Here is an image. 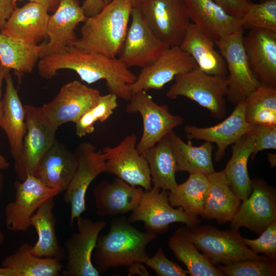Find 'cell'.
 <instances>
[{"instance_id": "obj_1", "label": "cell", "mask_w": 276, "mask_h": 276, "mask_svg": "<svg viewBox=\"0 0 276 276\" xmlns=\"http://www.w3.org/2000/svg\"><path fill=\"white\" fill-rule=\"evenodd\" d=\"M37 66L38 74L45 79L53 78L59 70L67 69L76 72L88 84L104 80L109 93L127 101L132 95L129 85L136 78L119 58L87 52L73 45L60 53L40 58Z\"/></svg>"}, {"instance_id": "obj_2", "label": "cell", "mask_w": 276, "mask_h": 276, "mask_svg": "<svg viewBox=\"0 0 276 276\" xmlns=\"http://www.w3.org/2000/svg\"><path fill=\"white\" fill-rule=\"evenodd\" d=\"M156 235L141 232L124 217L115 218L108 232L98 237L93 255L94 265L100 273L111 268L144 263L149 257L147 247Z\"/></svg>"}, {"instance_id": "obj_3", "label": "cell", "mask_w": 276, "mask_h": 276, "mask_svg": "<svg viewBox=\"0 0 276 276\" xmlns=\"http://www.w3.org/2000/svg\"><path fill=\"white\" fill-rule=\"evenodd\" d=\"M132 8L130 0H113L98 14L87 17L73 45L116 58L123 47Z\"/></svg>"}, {"instance_id": "obj_4", "label": "cell", "mask_w": 276, "mask_h": 276, "mask_svg": "<svg viewBox=\"0 0 276 276\" xmlns=\"http://www.w3.org/2000/svg\"><path fill=\"white\" fill-rule=\"evenodd\" d=\"M166 97L182 96L191 99L210 111L213 118L221 119L226 113L225 97L228 93L227 76L209 75L197 66L176 76Z\"/></svg>"}, {"instance_id": "obj_5", "label": "cell", "mask_w": 276, "mask_h": 276, "mask_svg": "<svg viewBox=\"0 0 276 276\" xmlns=\"http://www.w3.org/2000/svg\"><path fill=\"white\" fill-rule=\"evenodd\" d=\"M132 3L165 43L179 46L191 22L185 0H134Z\"/></svg>"}, {"instance_id": "obj_6", "label": "cell", "mask_w": 276, "mask_h": 276, "mask_svg": "<svg viewBox=\"0 0 276 276\" xmlns=\"http://www.w3.org/2000/svg\"><path fill=\"white\" fill-rule=\"evenodd\" d=\"M190 229V228H189ZM191 238L212 264L227 265L246 259H262L244 243L238 230H220L205 225L190 229Z\"/></svg>"}, {"instance_id": "obj_7", "label": "cell", "mask_w": 276, "mask_h": 276, "mask_svg": "<svg viewBox=\"0 0 276 276\" xmlns=\"http://www.w3.org/2000/svg\"><path fill=\"white\" fill-rule=\"evenodd\" d=\"M24 109L27 131L20 156L14 162V169L20 180L34 175L41 159L56 140L57 130L45 118L41 107L25 105Z\"/></svg>"}, {"instance_id": "obj_8", "label": "cell", "mask_w": 276, "mask_h": 276, "mask_svg": "<svg viewBox=\"0 0 276 276\" xmlns=\"http://www.w3.org/2000/svg\"><path fill=\"white\" fill-rule=\"evenodd\" d=\"M243 30L214 42L228 72L227 98L233 105L245 99L261 84L252 73L243 45Z\"/></svg>"}, {"instance_id": "obj_9", "label": "cell", "mask_w": 276, "mask_h": 276, "mask_svg": "<svg viewBox=\"0 0 276 276\" xmlns=\"http://www.w3.org/2000/svg\"><path fill=\"white\" fill-rule=\"evenodd\" d=\"M128 101L126 112H138L143 120V132L136 145L141 154L183 122L182 117L170 113L167 105H159L154 102L146 91L133 94Z\"/></svg>"}, {"instance_id": "obj_10", "label": "cell", "mask_w": 276, "mask_h": 276, "mask_svg": "<svg viewBox=\"0 0 276 276\" xmlns=\"http://www.w3.org/2000/svg\"><path fill=\"white\" fill-rule=\"evenodd\" d=\"M172 206L168 199V191L154 186L144 192L141 200L130 216V222L142 221L147 232L157 234L167 231L170 224L180 222L189 228L196 226L200 220L180 208Z\"/></svg>"}, {"instance_id": "obj_11", "label": "cell", "mask_w": 276, "mask_h": 276, "mask_svg": "<svg viewBox=\"0 0 276 276\" xmlns=\"http://www.w3.org/2000/svg\"><path fill=\"white\" fill-rule=\"evenodd\" d=\"M96 149L92 144L83 142L75 152L77 168L63 195L64 201L70 204V225L86 211V193L90 183L99 175L106 172L105 155Z\"/></svg>"}, {"instance_id": "obj_12", "label": "cell", "mask_w": 276, "mask_h": 276, "mask_svg": "<svg viewBox=\"0 0 276 276\" xmlns=\"http://www.w3.org/2000/svg\"><path fill=\"white\" fill-rule=\"evenodd\" d=\"M130 18L118 58L128 68H143L155 61L169 47L155 34L133 5Z\"/></svg>"}, {"instance_id": "obj_13", "label": "cell", "mask_w": 276, "mask_h": 276, "mask_svg": "<svg viewBox=\"0 0 276 276\" xmlns=\"http://www.w3.org/2000/svg\"><path fill=\"white\" fill-rule=\"evenodd\" d=\"M101 95L99 90L74 80L63 85L54 99L41 109L49 122L58 129L65 123H75Z\"/></svg>"}, {"instance_id": "obj_14", "label": "cell", "mask_w": 276, "mask_h": 276, "mask_svg": "<svg viewBox=\"0 0 276 276\" xmlns=\"http://www.w3.org/2000/svg\"><path fill=\"white\" fill-rule=\"evenodd\" d=\"M78 232L65 242L66 263L64 276H98L100 272L93 262V252L98 237L107 225L104 221H93L82 217L77 219Z\"/></svg>"}, {"instance_id": "obj_15", "label": "cell", "mask_w": 276, "mask_h": 276, "mask_svg": "<svg viewBox=\"0 0 276 276\" xmlns=\"http://www.w3.org/2000/svg\"><path fill=\"white\" fill-rule=\"evenodd\" d=\"M136 145L137 137L132 133L116 146L105 147L102 152L106 159V173L115 175L132 186L148 190L152 188L149 166Z\"/></svg>"}, {"instance_id": "obj_16", "label": "cell", "mask_w": 276, "mask_h": 276, "mask_svg": "<svg viewBox=\"0 0 276 276\" xmlns=\"http://www.w3.org/2000/svg\"><path fill=\"white\" fill-rule=\"evenodd\" d=\"M14 184L15 198L5 208V223L8 230L21 232L31 226V218L47 200L60 194L44 185L34 175H28Z\"/></svg>"}, {"instance_id": "obj_17", "label": "cell", "mask_w": 276, "mask_h": 276, "mask_svg": "<svg viewBox=\"0 0 276 276\" xmlns=\"http://www.w3.org/2000/svg\"><path fill=\"white\" fill-rule=\"evenodd\" d=\"M251 188L231 221V227L238 230L244 227L260 234L276 220V193L274 188L261 179L251 180Z\"/></svg>"}, {"instance_id": "obj_18", "label": "cell", "mask_w": 276, "mask_h": 276, "mask_svg": "<svg viewBox=\"0 0 276 276\" xmlns=\"http://www.w3.org/2000/svg\"><path fill=\"white\" fill-rule=\"evenodd\" d=\"M196 66L193 58L179 46L169 47L155 61L142 68L129 87L132 94L141 90L160 89L176 76Z\"/></svg>"}, {"instance_id": "obj_19", "label": "cell", "mask_w": 276, "mask_h": 276, "mask_svg": "<svg viewBox=\"0 0 276 276\" xmlns=\"http://www.w3.org/2000/svg\"><path fill=\"white\" fill-rule=\"evenodd\" d=\"M86 18L79 0H61L55 11L49 15L47 26L49 41L40 44L39 58L60 53L73 45L78 39L75 29Z\"/></svg>"}, {"instance_id": "obj_20", "label": "cell", "mask_w": 276, "mask_h": 276, "mask_svg": "<svg viewBox=\"0 0 276 276\" xmlns=\"http://www.w3.org/2000/svg\"><path fill=\"white\" fill-rule=\"evenodd\" d=\"M250 69L261 85L276 88V33L250 29L243 37Z\"/></svg>"}, {"instance_id": "obj_21", "label": "cell", "mask_w": 276, "mask_h": 276, "mask_svg": "<svg viewBox=\"0 0 276 276\" xmlns=\"http://www.w3.org/2000/svg\"><path fill=\"white\" fill-rule=\"evenodd\" d=\"M235 105L230 116L217 125L204 128L187 125L184 127L189 140H204L216 145V161L222 158L229 145L235 143L250 131L255 126L248 124L245 120L244 101L242 100Z\"/></svg>"}, {"instance_id": "obj_22", "label": "cell", "mask_w": 276, "mask_h": 276, "mask_svg": "<svg viewBox=\"0 0 276 276\" xmlns=\"http://www.w3.org/2000/svg\"><path fill=\"white\" fill-rule=\"evenodd\" d=\"M190 20L214 42L243 29L241 18L213 0H185Z\"/></svg>"}, {"instance_id": "obj_23", "label": "cell", "mask_w": 276, "mask_h": 276, "mask_svg": "<svg viewBox=\"0 0 276 276\" xmlns=\"http://www.w3.org/2000/svg\"><path fill=\"white\" fill-rule=\"evenodd\" d=\"M144 191L116 177L102 181L94 189L96 213L100 217H115L132 212L139 205Z\"/></svg>"}, {"instance_id": "obj_24", "label": "cell", "mask_w": 276, "mask_h": 276, "mask_svg": "<svg viewBox=\"0 0 276 276\" xmlns=\"http://www.w3.org/2000/svg\"><path fill=\"white\" fill-rule=\"evenodd\" d=\"M49 15L44 7L29 2L15 7L0 33L18 42L38 44L47 37Z\"/></svg>"}, {"instance_id": "obj_25", "label": "cell", "mask_w": 276, "mask_h": 276, "mask_svg": "<svg viewBox=\"0 0 276 276\" xmlns=\"http://www.w3.org/2000/svg\"><path fill=\"white\" fill-rule=\"evenodd\" d=\"M77 166L75 152L56 139L41 159L34 176L61 193L66 190Z\"/></svg>"}, {"instance_id": "obj_26", "label": "cell", "mask_w": 276, "mask_h": 276, "mask_svg": "<svg viewBox=\"0 0 276 276\" xmlns=\"http://www.w3.org/2000/svg\"><path fill=\"white\" fill-rule=\"evenodd\" d=\"M5 80L6 86L2 100L0 127L8 137L10 152L15 162L20 156L27 131L25 112L10 71L6 74Z\"/></svg>"}, {"instance_id": "obj_27", "label": "cell", "mask_w": 276, "mask_h": 276, "mask_svg": "<svg viewBox=\"0 0 276 276\" xmlns=\"http://www.w3.org/2000/svg\"><path fill=\"white\" fill-rule=\"evenodd\" d=\"M207 177L208 186L201 217L214 219L219 223L231 222L241 200L230 188L223 171H215Z\"/></svg>"}, {"instance_id": "obj_28", "label": "cell", "mask_w": 276, "mask_h": 276, "mask_svg": "<svg viewBox=\"0 0 276 276\" xmlns=\"http://www.w3.org/2000/svg\"><path fill=\"white\" fill-rule=\"evenodd\" d=\"M214 44L213 40L195 24L190 22L179 47L193 58L197 66L204 73L227 76L225 61L221 54L214 49Z\"/></svg>"}, {"instance_id": "obj_29", "label": "cell", "mask_w": 276, "mask_h": 276, "mask_svg": "<svg viewBox=\"0 0 276 276\" xmlns=\"http://www.w3.org/2000/svg\"><path fill=\"white\" fill-rule=\"evenodd\" d=\"M254 147L251 130L234 144L231 157L223 170L230 188L241 201L246 199L252 190L247 163Z\"/></svg>"}, {"instance_id": "obj_30", "label": "cell", "mask_w": 276, "mask_h": 276, "mask_svg": "<svg viewBox=\"0 0 276 276\" xmlns=\"http://www.w3.org/2000/svg\"><path fill=\"white\" fill-rule=\"evenodd\" d=\"M55 204L54 197L50 198L32 215L31 226L35 229L38 238L31 251L38 257L61 260L65 256V251L59 245L56 236V220L53 213Z\"/></svg>"}, {"instance_id": "obj_31", "label": "cell", "mask_w": 276, "mask_h": 276, "mask_svg": "<svg viewBox=\"0 0 276 276\" xmlns=\"http://www.w3.org/2000/svg\"><path fill=\"white\" fill-rule=\"evenodd\" d=\"M167 136L176 160L177 172L208 175L215 171L212 161L214 147L212 143L205 141L199 146H193L190 141H183L174 130Z\"/></svg>"}, {"instance_id": "obj_32", "label": "cell", "mask_w": 276, "mask_h": 276, "mask_svg": "<svg viewBox=\"0 0 276 276\" xmlns=\"http://www.w3.org/2000/svg\"><path fill=\"white\" fill-rule=\"evenodd\" d=\"M168 246L183 263L191 276H224V274L199 251L193 242L189 228H179L170 237Z\"/></svg>"}, {"instance_id": "obj_33", "label": "cell", "mask_w": 276, "mask_h": 276, "mask_svg": "<svg viewBox=\"0 0 276 276\" xmlns=\"http://www.w3.org/2000/svg\"><path fill=\"white\" fill-rule=\"evenodd\" d=\"M141 154L148 163L153 186L169 191L177 186L176 162L167 135Z\"/></svg>"}, {"instance_id": "obj_34", "label": "cell", "mask_w": 276, "mask_h": 276, "mask_svg": "<svg viewBox=\"0 0 276 276\" xmlns=\"http://www.w3.org/2000/svg\"><path fill=\"white\" fill-rule=\"evenodd\" d=\"M31 245L24 243L6 257L2 266L15 271L17 276H58L62 271L61 259L55 257H40L31 251Z\"/></svg>"}, {"instance_id": "obj_35", "label": "cell", "mask_w": 276, "mask_h": 276, "mask_svg": "<svg viewBox=\"0 0 276 276\" xmlns=\"http://www.w3.org/2000/svg\"><path fill=\"white\" fill-rule=\"evenodd\" d=\"M208 186L207 175L190 174L186 181L168 191L170 203L191 216L198 217L203 210Z\"/></svg>"}, {"instance_id": "obj_36", "label": "cell", "mask_w": 276, "mask_h": 276, "mask_svg": "<svg viewBox=\"0 0 276 276\" xmlns=\"http://www.w3.org/2000/svg\"><path fill=\"white\" fill-rule=\"evenodd\" d=\"M40 44L18 42L0 33V63L14 70L19 80L24 74L32 73L40 59Z\"/></svg>"}, {"instance_id": "obj_37", "label": "cell", "mask_w": 276, "mask_h": 276, "mask_svg": "<svg viewBox=\"0 0 276 276\" xmlns=\"http://www.w3.org/2000/svg\"><path fill=\"white\" fill-rule=\"evenodd\" d=\"M244 101L248 124L276 125V88L261 85Z\"/></svg>"}, {"instance_id": "obj_38", "label": "cell", "mask_w": 276, "mask_h": 276, "mask_svg": "<svg viewBox=\"0 0 276 276\" xmlns=\"http://www.w3.org/2000/svg\"><path fill=\"white\" fill-rule=\"evenodd\" d=\"M118 98L111 93L101 95L97 103L75 123L76 134L82 137L94 132L95 124L107 120L118 107Z\"/></svg>"}, {"instance_id": "obj_39", "label": "cell", "mask_w": 276, "mask_h": 276, "mask_svg": "<svg viewBox=\"0 0 276 276\" xmlns=\"http://www.w3.org/2000/svg\"><path fill=\"white\" fill-rule=\"evenodd\" d=\"M241 20L243 29H260L276 33V0L252 2Z\"/></svg>"}, {"instance_id": "obj_40", "label": "cell", "mask_w": 276, "mask_h": 276, "mask_svg": "<svg viewBox=\"0 0 276 276\" xmlns=\"http://www.w3.org/2000/svg\"><path fill=\"white\" fill-rule=\"evenodd\" d=\"M218 269L227 276H275V260L246 259L227 265H218Z\"/></svg>"}, {"instance_id": "obj_41", "label": "cell", "mask_w": 276, "mask_h": 276, "mask_svg": "<svg viewBox=\"0 0 276 276\" xmlns=\"http://www.w3.org/2000/svg\"><path fill=\"white\" fill-rule=\"evenodd\" d=\"M255 239L242 237L245 245L257 254H263L265 256L276 259V220L269 224Z\"/></svg>"}, {"instance_id": "obj_42", "label": "cell", "mask_w": 276, "mask_h": 276, "mask_svg": "<svg viewBox=\"0 0 276 276\" xmlns=\"http://www.w3.org/2000/svg\"><path fill=\"white\" fill-rule=\"evenodd\" d=\"M144 264L158 276H186L189 274L187 270L169 260L162 248H159L152 257H148Z\"/></svg>"}, {"instance_id": "obj_43", "label": "cell", "mask_w": 276, "mask_h": 276, "mask_svg": "<svg viewBox=\"0 0 276 276\" xmlns=\"http://www.w3.org/2000/svg\"><path fill=\"white\" fill-rule=\"evenodd\" d=\"M252 132L255 138V147L251 155L252 159L261 151L276 149V125H255Z\"/></svg>"}, {"instance_id": "obj_44", "label": "cell", "mask_w": 276, "mask_h": 276, "mask_svg": "<svg viewBox=\"0 0 276 276\" xmlns=\"http://www.w3.org/2000/svg\"><path fill=\"white\" fill-rule=\"evenodd\" d=\"M231 15L241 18L252 0H213Z\"/></svg>"}, {"instance_id": "obj_45", "label": "cell", "mask_w": 276, "mask_h": 276, "mask_svg": "<svg viewBox=\"0 0 276 276\" xmlns=\"http://www.w3.org/2000/svg\"><path fill=\"white\" fill-rule=\"evenodd\" d=\"M105 6L103 0H84L81 6L87 17L98 14Z\"/></svg>"}, {"instance_id": "obj_46", "label": "cell", "mask_w": 276, "mask_h": 276, "mask_svg": "<svg viewBox=\"0 0 276 276\" xmlns=\"http://www.w3.org/2000/svg\"><path fill=\"white\" fill-rule=\"evenodd\" d=\"M16 7L13 0H0V29L4 26Z\"/></svg>"}, {"instance_id": "obj_47", "label": "cell", "mask_w": 276, "mask_h": 276, "mask_svg": "<svg viewBox=\"0 0 276 276\" xmlns=\"http://www.w3.org/2000/svg\"><path fill=\"white\" fill-rule=\"evenodd\" d=\"M13 2L16 4L17 1L23 0H13ZM30 2L38 4L44 7L48 12L53 13L58 7L61 0H28Z\"/></svg>"}, {"instance_id": "obj_48", "label": "cell", "mask_w": 276, "mask_h": 276, "mask_svg": "<svg viewBox=\"0 0 276 276\" xmlns=\"http://www.w3.org/2000/svg\"><path fill=\"white\" fill-rule=\"evenodd\" d=\"M129 274H137L142 275H149V273L142 263H136L129 266Z\"/></svg>"}, {"instance_id": "obj_49", "label": "cell", "mask_w": 276, "mask_h": 276, "mask_svg": "<svg viewBox=\"0 0 276 276\" xmlns=\"http://www.w3.org/2000/svg\"><path fill=\"white\" fill-rule=\"evenodd\" d=\"M10 70L3 67L0 63V118L2 112V86L6 74Z\"/></svg>"}, {"instance_id": "obj_50", "label": "cell", "mask_w": 276, "mask_h": 276, "mask_svg": "<svg viewBox=\"0 0 276 276\" xmlns=\"http://www.w3.org/2000/svg\"><path fill=\"white\" fill-rule=\"evenodd\" d=\"M0 276H17V274L12 269L2 266L0 267Z\"/></svg>"}, {"instance_id": "obj_51", "label": "cell", "mask_w": 276, "mask_h": 276, "mask_svg": "<svg viewBox=\"0 0 276 276\" xmlns=\"http://www.w3.org/2000/svg\"><path fill=\"white\" fill-rule=\"evenodd\" d=\"M9 163L6 158L0 153V169L5 170L9 167Z\"/></svg>"}, {"instance_id": "obj_52", "label": "cell", "mask_w": 276, "mask_h": 276, "mask_svg": "<svg viewBox=\"0 0 276 276\" xmlns=\"http://www.w3.org/2000/svg\"><path fill=\"white\" fill-rule=\"evenodd\" d=\"M268 160L270 164L271 167L275 166L276 165V155L275 154L268 153Z\"/></svg>"}, {"instance_id": "obj_53", "label": "cell", "mask_w": 276, "mask_h": 276, "mask_svg": "<svg viewBox=\"0 0 276 276\" xmlns=\"http://www.w3.org/2000/svg\"><path fill=\"white\" fill-rule=\"evenodd\" d=\"M4 181V174L2 172H0V198L1 197V194L2 193L3 188ZM1 218V216L0 214V219Z\"/></svg>"}, {"instance_id": "obj_54", "label": "cell", "mask_w": 276, "mask_h": 276, "mask_svg": "<svg viewBox=\"0 0 276 276\" xmlns=\"http://www.w3.org/2000/svg\"><path fill=\"white\" fill-rule=\"evenodd\" d=\"M5 237L4 232L0 228V246L3 244L5 241Z\"/></svg>"}, {"instance_id": "obj_55", "label": "cell", "mask_w": 276, "mask_h": 276, "mask_svg": "<svg viewBox=\"0 0 276 276\" xmlns=\"http://www.w3.org/2000/svg\"><path fill=\"white\" fill-rule=\"evenodd\" d=\"M104 1V3L105 4V5L108 4V3H109L110 2H111L113 0H103ZM131 1H133L134 0H130Z\"/></svg>"}, {"instance_id": "obj_56", "label": "cell", "mask_w": 276, "mask_h": 276, "mask_svg": "<svg viewBox=\"0 0 276 276\" xmlns=\"http://www.w3.org/2000/svg\"><path fill=\"white\" fill-rule=\"evenodd\" d=\"M260 2H264L268 0H259Z\"/></svg>"}]
</instances>
